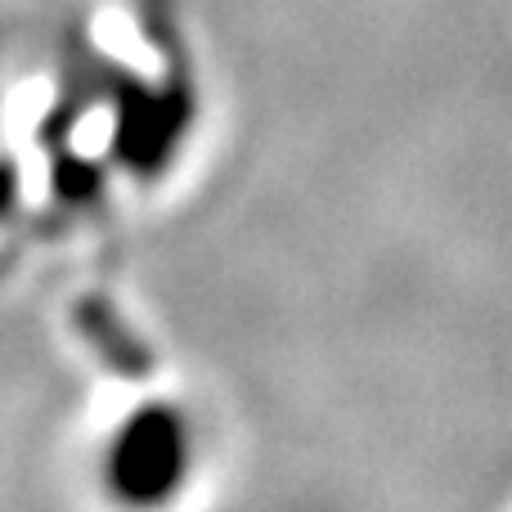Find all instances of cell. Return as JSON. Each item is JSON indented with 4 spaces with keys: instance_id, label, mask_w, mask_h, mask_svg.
Here are the masks:
<instances>
[{
    "instance_id": "cell-1",
    "label": "cell",
    "mask_w": 512,
    "mask_h": 512,
    "mask_svg": "<svg viewBox=\"0 0 512 512\" xmlns=\"http://www.w3.org/2000/svg\"><path fill=\"white\" fill-rule=\"evenodd\" d=\"M117 459H113V481L126 495H162L176 481L180 468V432L167 414H144L117 436Z\"/></svg>"
}]
</instances>
